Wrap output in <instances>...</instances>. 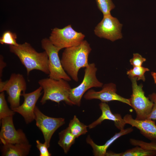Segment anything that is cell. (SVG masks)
<instances>
[{"label": "cell", "instance_id": "10", "mask_svg": "<svg viewBox=\"0 0 156 156\" xmlns=\"http://www.w3.org/2000/svg\"><path fill=\"white\" fill-rule=\"evenodd\" d=\"M122 25L118 20L111 14L103 15L102 20L95 27L94 32L97 36L113 42L122 37L121 33Z\"/></svg>", "mask_w": 156, "mask_h": 156}, {"label": "cell", "instance_id": "19", "mask_svg": "<svg viewBox=\"0 0 156 156\" xmlns=\"http://www.w3.org/2000/svg\"><path fill=\"white\" fill-rule=\"evenodd\" d=\"M59 140L58 144L67 153L70 148L75 142L76 138L72 134L68 127L60 132L59 133Z\"/></svg>", "mask_w": 156, "mask_h": 156}, {"label": "cell", "instance_id": "8", "mask_svg": "<svg viewBox=\"0 0 156 156\" xmlns=\"http://www.w3.org/2000/svg\"><path fill=\"white\" fill-rule=\"evenodd\" d=\"M41 42L42 48L48 57L49 77L56 80L63 79L68 81H70L71 78L64 69L58 56L59 52L61 50L55 46L49 39L43 38Z\"/></svg>", "mask_w": 156, "mask_h": 156}, {"label": "cell", "instance_id": "15", "mask_svg": "<svg viewBox=\"0 0 156 156\" xmlns=\"http://www.w3.org/2000/svg\"><path fill=\"white\" fill-rule=\"evenodd\" d=\"M99 105L102 112L101 115L97 119L88 125L89 129L94 128L106 120L113 121L115 125L119 129H124L126 124L120 114L113 113L109 106L106 103L101 102Z\"/></svg>", "mask_w": 156, "mask_h": 156}, {"label": "cell", "instance_id": "23", "mask_svg": "<svg viewBox=\"0 0 156 156\" xmlns=\"http://www.w3.org/2000/svg\"><path fill=\"white\" fill-rule=\"evenodd\" d=\"M96 1L98 9L103 15L111 14V11L115 8L112 0H96Z\"/></svg>", "mask_w": 156, "mask_h": 156}, {"label": "cell", "instance_id": "17", "mask_svg": "<svg viewBox=\"0 0 156 156\" xmlns=\"http://www.w3.org/2000/svg\"><path fill=\"white\" fill-rule=\"evenodd\" d=\"M31 145L29 143L3 145L1 155L3 156H26L29 153Z\"/></svg>", "mask_w": 156, "mask_h": 156}, {"label": "cell", "instance_id": "9", "mask_svg": "<svg viewBox=\"0 0 156 156\" xmlns=\"http://www.w3.org/2000/svg\"><path fill=\"white\" fill-rule=\"evenodd\" d=\"M36 125L41 131L45 142L49 148L51 137L55 131L65 123L64 118L47 116L43 114L36 106L34 109Z\"/></svg>", "mask_w": 156, "mask_h": 156}, {"label": "cell", "instance_id": "21", "mask_svg": "<svg viewBox=\"0 0 156 156\" xmlns=\"http://www.w3.org/2000/svg\"><path fill=\"white\" fill-rule=\"evenodd\" d=\"M15 112L9 108L5 98L4 92L0 94V120L5 117L13 116Z\"/></svg>", "mask_w": 156, "mask_h": 156}, {"label": "cell", "instance_id": "2", "mask_svg": "<svg viewBox=\"0 0 156 156\" xmlns=\"http://www.w3.org/2000/svg\"><path fill=\"white\" fill-rule=\"evenodd\" d=\"M9 49L10 52L18 57L26 68L28 76L34 70L49 74L48 57L45 51L38 52L26 42L19 44L18 46L10 45Z\"/></svg>", "mask_w": 156, "mask_h": 156}, {"label": "cell", "instance_id": "22", "mask_svg": "<svg viewBox=\"0 0 156 156\" xmlns=\"http://www.w3.org/2000/svg\"><path fill=\"white\" fill-rule=\"evenodd\" d=\"M149 70L148 68L143 67L135 66L127 72V74L131 79H136L137 80H141L144 81V73Z\"/></svg>", "mask_w": 156, "mask_h": 156}, {"label": "cell", "instance_id": "14", "mask_svg": "<svg viewBox=\"0 0 156 156\" xmlns=\"http://www.w3.org/2000/svg\"><path fill=\"white\" fill-rule=\"evenodd\" d=\"M123 118L126 124L136 128L145 137L152 141L156 142V125L154 120L148 119L138 120L133 119L129 114L126 115Z\"/></svg>", "mask_w": 156, "mask_h": 156}, {"label": "cell", "instance_id": "13", "mask_svg": "<svg viewBox=\"0 0 156 156\" xmlns=\"http://www.w3.org/2000/svg\"><path fill=\"white\" fill-rule=\"evenodd\" d=\"M102 87V89L99 91L93 89L89 90L84 95V98L87 100L99 99L104 103L117 101L131 106L129 99L124 98L116 93V86L115 84L111 83L105 84Z\"/></svg>", "mask_w": 156, "mask_h": 156}, {"label": "cell", "instance_id": "16", "mask_svg": "<svg viewBox=\"0 0 156 156\" xmlns=\"http://www.w3.org/2000/svg\"><path fill=\"white\" fill-rule=\"evenodd\" d=\"M133 130V129L131 127L121 130L119 132L115 134L112 137L102 145H98L96 144L89 135L87 137L86 142L92 148L94 156H105L107 149L115 141L120 137L131 133Z\"/></svg>", "mask_w": 156, "mask_h": 156}, {"label": "cell", "instance_id": "25", "mask_svg": "<svg viewBox=\"0 0 156 156\" xmlns=\"http://www.w3.org/2000/svg\"><path fill=\"white\" fill-rule=\"evenodd\" d=\"M130 142L133 146H138L147 150L156 151V142L152 141L148 143L142 140L130 139Z\"/></svg>", "mask_w": 156, "mask_h": 156}, {"label": "cell", "instance_id": "24", "mask_svg": "<svg viewBox=\"0 0 156 156\" xmlns=\"http://www.w3.org/2000/svg\"><path fill=\"white\" fill-rule=\"evenodd\" d=\"M17 38L16 33H12L10 31H6L0 37V43L2 44L18 46L19 44L16 42Z\"/></svg>", "mask_w": 156, "mask_h": 156}, {"label": "cell", "instance_id": "12", "mask_svg": "<svg viewBox=\"0 0 156 156\" xmlns=\"http://www.w3.org/2000/svg\"><path fill=\"white\" fill-rule=\"evenodd\" d=\"M42 88L40 86L34 91L26 93L23 92L21 96L23 97V103L13 109L15 112L21 115L26 123L28 124L35 120L34 109L36 104L42 94Z\"/></svg>", "mask_w": 156, "mask_h": 156}, {"label": "cell", "instance_id": "20", "mask_svg": "<svg viewBox=\"0 0 156 156\" xmlns=\"http://www.w3.org/2000/svg\"><path fill=\"white\" fill-rule=\"evenodd\" d=\"M88 126L80 121L76 116L75 115L69 123L68 128L72 134L76 138L86 134L88 132Z\"/></svg>", "mask_w": 156, "mask_h": 156}, {"label": "cell", "instance_id": "27", "mask_svg": "<svg viewBox=\"0 0 156 156\" xmlns=\"http://www.w3.org/2000/svg\"><path fill=\"white\" fill-rule=\"evenodd\" d=\"M36 147L39 150L40 156H51V154L49 152L46 143L44 142L43 143L41 142L38 140L36 141Z\"/></svg>", "mask_w": 156, "mask_h": 156}, {"label": "cell", "instance_id": "6", "mask_svg": "<svg viewBox=\"0 0 156 156\" xmlns=\"http://www.w3.org/2000/svg\"><path fill=\"white\" fill-rule=\"evenodd\" d=\"M85 37L84 34L74 30L70 25L62 29H53L49 39L55 46L61 50L79 45Z\"/></svg>", "mask_w": 156, "mask_h": 156}, {"label": "cell", "instance_id": "28", "mask_svg": "<svg viewBox=\"0 0 156 156\" xmlns=\"http://www.w3.org/2000/svg\"><path fill=\"white\" fill-rule=\"evenodd\" d=\"M146 61V58L142 57L140 54L135 53L133 54V57L130 60V62L133 67L141 66Z\"/></svg>", "mask_w": 156, "mask_h": 156}, {"label": "cell", "instance_id": "11", "mask_svg": "<svg viewBox=\"0 0 156 156\" xmlns=\"http://www.w3.org/2000/svg\"><path fill=\"white\" fill-rule=\"evenodd\" d=\"M13 116H8L1 119L0 132L1 143L3 145L17 143H29L23 131L16 130L13 122Z\"/></svg>", "mask_w": 156, "mask_h": 156}, {"label": "cell", "instance_id": "1", "mask_svg": "<svg viewBox=\"0 0 156 156\" xmlns=\"http://www.w3.org/2000/svg\"><path fill=\"white\" fill-rule=\"evenodd\" d=\"M91 50L90 44L83 40L78 46L65 48L63 52L61 59L62 67L75 81H79V70L89 65L88 57Z\"/></svg>", "mask_w": 156, "mask_h": 156}, {"label": "cell", "instance_id": "5", "mask_svg": "<svg viewBox=\"0 0 156 156\" xmlns=\"http://www.w3.org/2000/svg\"><path fill=\"white\" fill-rule=\"evenodd\" d=\"M97 70L94 63L89 64L85 68L82 81L77 86L71 88L70 92L69 99L73 105L80 106L83 96L90 89L93 87H102L103 83L96 77Z\"/></svg>", "mask_w": 156, "mask_h": 156}, {"label": "cell", "instance_id": "30", "mask_svg": "<svg viewBox=\"0 0 156 156\" xmlns=\"http://www.w3.org/2000/svg\"><path fill=\"white\" fill-rule=\"evenodd\" d=\"M151 74L153 78L155 83L156 84V73L152 72Z\"/></svg>", "mask_w": 156, "mask_h": 156}, {"label": "cell", "instance_id": "4", "mask_svg": "<svg viewBox=\"0 0 156 156\" xmlns=\"http://www.w3.org/2000/svg\"><path fill=\"white\" fill-rule=\"evenodd\" d=\"M27 88L25 79L19 73L12 74L9 79L5 81L0 79V92H6L8 101L12 110L20 105L21 92H25Z\"/></svg>", "mask_w": 156, "mask_h": 156}, {"label": "cell", "instance_id": "26", "mask_svg": "<svg viewBox=\"0 0 156 156\" xmlns=\"http://www.w3.org/2000/svg\"><path fill=\"white\" fill-rule=\"evenodd\" d=\"M149 98L153 103L152 110L146 119L156 120V93H153L149 95Z\"/></svg>", "mask_w": 156, "mask_h": 156}, {"label": "cell", "instance_id": "29", "mask_svg": "<svg viewBox=\"0 0 156 156\" xmlns=\"http://www.w3.org/2000/svg\"><path fill=\"white\" fill-rule=\"evenodd\" d=\"M6 66V63L4 61L3 57L2 55L0 56V77H1L4 68Z\"/></svg>", "mask_w": 156, "mask_h": 156}, {"label": "cell", "instance_id": "18", "mask_svg": "<svg viewBox=\"0 0 156 156\" xmlns=\"http://www.w3.org/2000/svg\"><path fill=\"white\" fill-rule=\"evenodd\" d=\"M107 156H156V151L147 150L136 146L135 147L126 150L124 152L116 153L107 152Z\"/></svg>", "mask_w": 156, "mask_h": 156}, {"label": "cell", "instance_id": "3", "mask_svg": "<svg viewBox=\"0 0 156 156\" xmlns=\"http://www.w3.org/2000/svg\"><path fill=\"white\" fill-rule=\"evenodd\" d=\"M38 83L43 90V95L40 101L42 105L47 101L51 100L59 104L61 101H64L68 105H73L69 99L71 88L68 81L49 77L39 80Z\"/></svg>", "mask_w": 156, "mask_h": 156}, {"label": "cell", "instance_id": "7", "mask_svg": "<svg viewBox=\"0 0 156 156\" xmlns=\"http://www.w3.org/2000/svg\"><path fill=\"white\" fill-rule=\"evenodd\" d=\"M131 80L132 93L129 99L131 106L133 108L136 113L135 119H146L151 112L153 103L149 98L145 96L142 85H138L136 79H131Z\"/></svg>", "mask_w": 156, "mask_h": 156}]
</instances>
